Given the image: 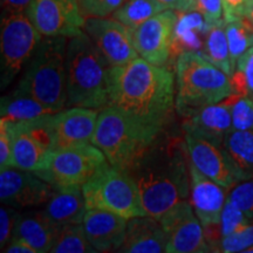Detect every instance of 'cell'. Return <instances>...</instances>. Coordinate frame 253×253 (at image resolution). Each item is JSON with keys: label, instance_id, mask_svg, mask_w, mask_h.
I'll return each mask as SVG.
<instances>
[{"label": "cell", "instance_id": "cell-33", "mask_svg": "<svg viewBox=\"0 0 253 253\" xmlns=\"http://www.w3.org/2000/svg\"><path fill=\"white\" fill-rule=\"evenodd\" d=\"M227 198L233 202L250 220H253V177L243 179L233 185Z\"/></svg>", "mask_w": 253, "mask_h": 253}, {"label": "cell", "instance_id": "cell-37", "mask_svg": "<svg viewBox=\"0 0 253 253\" xmlns=\"http://www.w3.org/2000/svg\"><path fill=\"white\" fill-rule=\"evenodd\" d=\"M196 11L203 15L209 27L224 21L223 0H196Z\"/></svg>", "mask_w": 253, "mask_h": 253}, {"label": "cell", "instance_id": "cell-36", "mask_svg": "<svg viewBox=\"0 0 253 253\" xmlns=\"http://www.w3.org/2000/svg\"><path fill=\"white\" fill-rule=\"evenodd\" d=\"M19 214L20 213L17 212V209L8 205L0 209V248L2 252L13 238Z\"/></svg>", "mask_w": 253, "mask_h": 253}, {"label": "cell", "instance_id": "cell-18", "mask_svg": "<svg viewBox=\"0 0 253 253\" xmlns=\"http://www.w3.org/2000/svg\"><path fill=\"white\" fill-rule=\"evenodd\" d=\"M191 205L203 227L219 225L226 202V189L209 178L190 162Z\"/></svg>", "mask_w": 253, "mask_h": 253}, {"label": "cell", "instance_id": "cell-9", "mask_svg": "<svg viewBox=\"0 0 253 253\" xmlns=\"http://www.w3.org/2000/svg\"><path fill=\"white\" fill-rule=\"evenodd\" d=\"M1 89L27 65L42 36L26 13H1Z\"/></svg>", "mask_w": 253, "mask_h": 253}, {"label": "cell", "instance_id": "cell-35", "mask_svg": "<svg viewBox=\"0 0 253 253\" xmlns=\"http://www.w3.org/2000/svg\"><path fill=\"white\" fill-rule=\"evenodd\" d=\"M253 245V224L244 227L238 232L224 237L218 243L217 251L224 253L244 252L246 249Z\"/></svg>", "mask_w": 253, "mask_h": 253}, {"label": "cell", "instance_id": "cell-15", "mask_svg": "<svg viewBox=\"0 0 253 253\" xmlns=\"http://www.w3.org/2000/svg\"><path fill=\"white\" fill-rule=\"evenodd\" d=\"M84 31L112 66H122L138 58L131 31L114 18H87Z\"/></svg>", "mask_w": 253, "mask_h": 253}, {"label": "cell", "instance_id": "cell-30", "mask_svg": "<svg viewBox=\"0 0 253 253\" xmlns=\"http://www.w3.org/2000/svg\"><path fill=\"white\" fill-rule=\"evenodd\" d=\"M231 81L235 94L253 100V46L238 60Z\"/></svg>", "mask_w": 253, "mask_h": 253}, {"label": "cell", "instance_id": "cell-19", "mask_svg": "<svg viewBox=\"0 0 253 253\" xmlns=\"http://www.w3.org/2000/svg\"><path fill=\"white\" fill-rule=\"evenodd\" d=\"M233 100L235 93L220 102L197 110L183 122V130L185 134L223 144L227 132L232 130Z\"/></svg>", "mask_w": 253, "mask_h": 253}, {"label": "cell", "instance_id": "cell-14", "mask_svg": "<svg viewBox=\"0 0 253 253\" xmlns=\"http://www.w3.org/2000/svg\"><path fill=\"white\" fill-rule=\"evenodd\" d=\"M53 194L54 186L32 171L13 167L0 173V199L17 210L46 204Z\"/></svg>", "mask_w": 253, "mask_h": 253}, {"label": "cell", "instance_id": "cell-2", "mask_svg": "<svg viewBox=\"0 0 253 253\" xmlns=\"http://www.w3.org/2000/svg\"><path fill=\"white\" fill-rule=\"evenodd\" d=\"M190 156L185 137L155 138L126 172L134 179L148 216L160 219L190 192Z\"/></svg>", "mask_w": 253, "mask_h": 253}, {"label": "cell", "instance_id": "cell-31", "mask_svg": "<svg viewBox=\"0 0 253 253\" xmlns=\"http://www.w3.org/2000/svg\"><path fill=\"white\" fill-rule=\"evenodd\" d=\"M250 224H251V220L246 217V214L233 202L226 198L219 223L221 238L238 232Z\"/></svg>", "mask_w": 253, "mask_h": 253}, {"label": "cell", "instance_id": "cell-23", "mask_svg": "<svg viewBox=\"0 0 253 253\" xmlns=\"http://www.w3.org/2000/svg\"><path fill=\"white\" fill-rule=\"evenodd\" d=\"M61 226L55 224L42 211L19 214L14 237L26 240L28 244L36 249L37 253L50 252L58 238Z\"/></svg>", "mask_w": 253, "mask_h": 253}, {"label": "cell", "instance_id": "cell-7", "mask_svg": "<svg viewBox=\"0 0 253 253\" xmlns=\"http://www.w3.org/2000/svg\"><path fill=\"white\" fill-rule=\"evenodd\" d=\"M87 209H99L126 219L148 216L134 179L109 162L82 185Z\"/></svg>", "mask_w": 253, "mask_h": 253}, {"label": "cell", "instance_id": "cell-6", "mask_svg": "<svg viewBox=\"0 0 253 253\" xmlns=\"http://www.w3.org/2000/svg\"><path fill=\"white\" fill-rule=\"evenodd\" d=\"M158 135L148 131L120 110L106 107L99 114L91 143L106 155L110 166L126 171Z\"/></svg>", "mask_w": 253, "mask_h": 253}, {"label": "cell", "instance_id": "cell-26", "mask_svg": "<svg viewBox=\"0 0 253 253\" xmlns=\"http://www.w3.org/2000/svg\"><path fill=\"white\" fill-rule=\"evenodd\" d=\"M168 7L158 0H126L112 17L128 28H135Z\"/></svg>", "mask_w": 253, "mask_h": 253}, {"label": "cell", "instance_id": "cell-27", "mask_svg": "<svg viewBox=\"0 0 253 253\" xmlns=\"http://www.w3.org/2000/svg\"><path fill=\"white\" fill-rule=\"evenodd\" d=\"M204 55L231 78L233 74L230 59L229 42L225 32V20L213 25L207 32Z\"/></svg>", "mask_w": 253, "mask_h": 253}, {"label": "cell", "instance_id": "cell-43", "mask_svg": "<svg viewBox=\"0 0 253 253\" xmlns=\"http://www.w3.org/2000/svg\"><path fill=\"white\" fill-rule=\"evenodd\" d=\"M243 17L248 19L253 26V0H248V1H246Z\"/></svg>", "mask_w": 253, "mask_h": 253}, {"label": "cell", "instance_id": "cell-32", "mask_svg": "<svg viewBox=\"0 0 253 253\" xmlns=\"http://www.w3.org/2000/svg\"><path fill=\"white\" fill-rule=\"evenodd\" d=\"M232 129L253 130V100L235 94L232 104Z\"/></svg>", "mask_w": 253, "mask_h": 253}, {"label": "cell", "instance_id": "cell-10", "mask_svg": "<svg viewBox=\"0 0 253 253\" xmlns=\"http://www.w3.org/2000/svg\"><path fill=\"white\" fill-rule=\"evenodd\" d=\"M108 163L106 155L93 143L63 148L53 153L47 170L37 172L53 186L84 185Z\"/></svg>", "mask_w": 253, "mask_h": 253}, {"label": "cell", "instance_id": "cell-39", "mask_svg": "<svg viewBox=\"0 0 253 253\" xmlns=\"http://www.w3.org/2000/svg\"><path fill=\"white\" fill-rule=\"evenodd\" d=\"M246 1L248 0H223L224 20L230 21L233 19L242 18Z\"/></svg>", "mask_w": 253, "mask_h": 253}, {"label": "cell", "instance_id": "cell-4", "mask_svg": "<svg viewBox=\"0 0 253 253\" xmlns=\"http://www.w3.org/2000/svg\"><path fill=\"white\" fill-rule=\"evenodd\" d=\"M67 45L66 37H42L17 86L53 113L67 107Z\"/></svg>", "mask_w": 253, "mask_h": 253}, {"label": "cell", "instance_id": "cell-44", "mask_svg": "<svg viewBox=\"0 0 253 253\" xmlns=\"http://www.w3.org/2000/svg\"><path fill=\"white\" fill-rule=\"evenodd\" d=\"M190 11H196V0H186Z\"/></svg>", "mask_w": 253, "mask_h": 253}, {"label": "cell", "instance_id": "cell-28", "mask_svg": "<svg viewBox=\"0 0 253 253\" xmlns=\"http://www.w3.org/2000/svg\"><path fill=\"white\" fill-rule=\"evenodd\" d=\"M225 32L229 42L231 65L235 73L238 60L253 46V26L248 19L242 17L225 21Z\"/></svg>", "mask_w": 253, "mask_h": 253}, {"label": "cell", "instance_id": "cell-29", "mask_svg": "<svg viewBox=\"0 0 253 253\" xmlns=\"http://www.w3.org/2000/svg\"><path fill=\"white\" fill-rule=\"evenodd\" d=\"M53 253H95L97 252L88 240L82 224L61 226L58 238L50 249Z\"/></svg>", "mask_w": 253, "mask_h": 253}, {"label": "cell", "instance_id": "cell-12", "mask_svg": "<svg viewBox=\"0 0 253 253\" xmlns=\"http://www.w3.org/2000/svg\"><path fill=\"white\" fill-rule=\"evenodd\" d=\"M178 12L168 8L131 28V37L138 55L156 66H164L172 53Z\"/></svg>", "mask_w": 253, "mask_h": 253}, {"label": "cell", "instance_id": "cell-40", "mask_svg": "<svg viewBox=\"0 0 253 253\" xmlns=\"http://www.w3.org/2000/svg\"><path fill=\"white\" fill-rule=\"evenodd\" d=\"M33 0H1L2 13H27Z\"/></svg>", "mask_w": 253, "mask_h": 253}, {"label": "cell", "instance_id": "cell-20", "mask_svg": "<svg viewBox=\"0 0 253 253\" xmlns=\"http://www.w3.org/2000/svg\"><path fill=\"white\" fill-rule=\"evenodd\" d=\"M82 225L97 252H115L125 243L128 219L109 211L87 209Z\"/></svg>", "mask_w": 253, "mask_h": 253}, {"label": "cell", "instance_id": "cell-11", "mask_svg": "<svg viewBox=\"0 0 253 253\" xmlns=\"http://www.w3.org/2000/svg\"><path fill=\"white\" fill-rule=\"evenodd\" d=\"M167 236L168 253L210 252L204 227L192 205L186 201L176 204L160 218Z\"/></svg>", "mask_w": 253, "mask_h": 253}, {"label": "cell", "instance_id": "cell-8", "mask_svg": "<svg viewBox=\"0 0 253 253\" xmlns=\"http://www.w3.org/2000/svg\"><path fill=\"white\" fill-rule=\"evenodd\" d=\"M49 115L24 121L6 119L11 135L13 167L34 173L48 169L54 153Z\"/></svg>", "mask_w": 253, "mask_h": 253}, {"label": "cell", "instance_id": "cell-16", "mask_svg": "<svg viewBox=\"0 0 253 253\" xmlns=\"http://www.w3.org/2000/svg\"><path fill=\"white\" fill-rule=\"evenodd\" d=\"M190 162L201 172L218 184L230 190L243 177L231 162L223 144L214 143L204 137L185 134Z\"/></svg>", "mask_w": 253, "mask_h": 253}, {"label": "cell", "instance_id": "cell-45", "mask_svg": "<svg viewBox=\"0 0 253 253\" xmlns=\"http://www.w3.org/2000/svg\"><path fill=\"white\" fill-rule=\"evenodd\" d=\"M244 252H245V253H253V245H251V246H250V248H249V249H246Z\"/></svg>", "mask_w": 253, "mask_h": 253}, {"label": "cell", "instance_id": "cell-38", "mask_svg": "<svg viewBox=\"0 0 253 253\" xmlns=\"http://www.w3.org/2000/svg\"><path fill=\"white\" fill-rule=\"evenodd\" d=\"M13 168V156H12V143L9 135L7 120L0 119V169L5 170Z\"/></svg>", "mask_w": 253, "mask_h": 253}, {"label": "cell", "instance_id": "cell-42", "mask_svg": "<svg viewBox=\"0 0 253 253\" xmlns=\"http://www.w3.org/2000/svg\"><path fill=\"white\" fill-rule=\"evenodd\" d=\"M158 1H161L162 4L166 5L168 8L175 9V11H178V12L190 11L186 0H158Z\"/></svg>", "mask_w": 253, "mask_h": 253}, {"label": "cell", "instance_id": "cell-5", "mask_svg": "<svg viewBox=\"0 0 253 253\" xmlns=\"http://www.w3.org/2000/svg\"><path fill=\"white\" fill-rule=\"evenodd\" d=\"M232 81L226 73L202 53L183 52L176 61V110L189 118L197 110L232 95Z\"/></svg>", "mask_w": 253, "mask_h": 253}, {"label": "cell", "instance_id": "cell-25", "mask_svg": "<svg viewBox=\"0 0 253 253\" xmlns=\"http://www.w3.org/2000/svg\"><path fill=\"white\" fill-rule=\"evenodd\" d=\"M0 114L1 118L11 121H24L54 113L34 97L21 93L15 88L13 91L1 97Z\"/></svg>", "mask_w": 253, "mask_h": 253}, {"label": "cell", "instance_id": "cell-22", "mask_svg": "<svg viewBox=\"0 0 253 253\" xmlns=\"http://www.w3.org/2000/svg\"><path fill=\"white\" fill-rule=\"evenodd\" d=\"M87 211L82 185L55 186L43 212L59 226L82 224Z\"/></svg>", "mask_w": 253, "mask_h": 253}, {"label": "cell", "instance_id": "cell-34", "mask_svg": "<svg viewBox=\"0 0 253 253\" xmlns=\"http://www.w3.org/2000/svg\"><path fill=\"white\" fill-rule=\"evenodd\" d=\"M79 7L84 19L106 18L113 15L126 0H78Z\"/></svg>", "mask_w": 253, "mask_h": 253}, {"label": "cell", "instance_id": "cell-3", "mask_svg": "<svg viewBox=\"0 0 253 253\" xmlns=\"http://www.w3.org/2000/svg\"><path fill=\"white\" fill-rule=\"evenodd\" d=\"M66 68V108H106L112 65L84 31L68 39Z\"/></svg>", "mask_w": 253, "mask_h": 253}, {"label": "cell", "instance_id": "cell-17", "mask_svg": "<svg viewBox=\"0 0 253 253\" xmlns=\"http://www.w3.org/2000/svg\"><path fill=\"white\" fill-rule=\"evenodd\" d=\"M99 114L97 109L82 107L65 108L50 114L48 125L54 151L91 143Z\"/></svg>", "mask_w": 253, "mask_h": 253}, {"label": "cell", "instance_id": "cell-24", "mask_svg": "<svg viewBox=\"0 0 253 253\" xmlns=\"http://www.w3.org/2000/svg\"><path fill=\"white\" fill-rule=\"evenodd\" d=\"M223 147L243 179L253 177V130H232L224 138Z\"/></svg>", "mask_w": 253, "mask_h": 253}, {"label": "cell", "instance_id": "cell-13", "mask_svg": "<svg viewBox=\"0 0 253 253\" xmlns=\"http://www.w3.org/2000/svg\"><path fill=\"white\" fill-rule=\"evenodd\" d=\"M26 14L42 37L69 39L84 32L86 21L78 0H33Z\"/></svg>", "mask_w": 253, "mask_h": 253}, {"label": "cell", "instance_id": "cell-1", "mask_svg": "<svg viewBox=\"0 0 253 253\" xmlns=\"http://www.w3.org/2000/svg\"><path fill=\"white\" fill-rule=\"evenodd\" d=\"M176 78L141 56L112 66L107 107L118 109L155 135L164 131L176 109Z\"/></svg>", "mask_w": 253, "mask_h": 253}, {"label": "cell", "instance_id": "cell-41", "mask_svg": "<svg viewBox=\"0 0 253 253\" xmlns=\"http://www.w3.org/2000/svg\"><path fill=\"white\" fill-rule=\"evenodd\" d=\"M5 252L7 253H37L36 249L33 246L28 244L26 240L21 239V238H12L11 243L7 245Z\"/></svg>", "mask_w": 253, "mask_h": 253}, {"label": "cell", "instance_id": "cell-21", "mask_svg": "<svg viewBox=\"0 0 253 253\" xmlns=\"http://www.w3.org/2000/svg\"><path fill=\"white\" fill-rule=\"evenodd\" d=\"M119 252H167V236L160 219L151 216H141L128 219L125 243Z\"/></svg>", "mask_w": 253, "mask_h": 253}]
</instances>
